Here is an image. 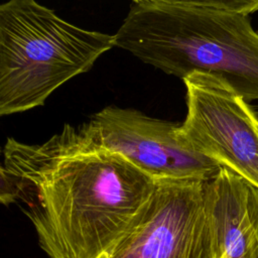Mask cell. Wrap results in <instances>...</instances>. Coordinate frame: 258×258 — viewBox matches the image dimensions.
I'll list each match as a JSON object with an SVG mask.
<instances>
[{
  "instance_id": "obj_5",
  "label": "cell",
  "mask_w": 258,
  "mask_h": 258,
  "mask_svg": "<svg viewBox=\"0 0 258 258\" xmlns=\"http://www.w3.org/2000/svg\"><path fill=\"white\" fill-rule=\"evenodd\" d=\"M85 126L95 141L119 153L155 181L211 180L223 167L196 150L179 125L135 109L106 107Z\"/></svg>"
},
{
  "instance_id": "obj_3",
  "label": "cell",
  "mask_w": 258,
  "mask_h": 258,
  "mask_svg": "<svg viewBox=\"0 0 258 258\" xmlns=\"http://www.w3.org/2000/svg\"><path fill=\"white\" fill-rule=\"evenodd\" d=\"M114 35L76 26L35 0L0 4V117L42 106L89 71Z\"/></svg>"
},
{
  "instance_id": "obj_1",
  "label": "cell",
  "mask_w": 258,
  "mask_h": 258,
  "mask_svg": "<svg viewBox=\"0 0 258 258\" xmlns=\"http://www.w3.org/2000/svg\"><path fill=\"white\" fill-rule=\"evenodd\" d=\"M4 166L21 211L49 258H106L129 231L156 181L99 144L85 123L39 144L8 138Z\"/></svg>"
},
{
  "instance_id": "obj_11",
  "label": "cell",
  "mask_w": 258,
  "mask_h": 258,
  "mask_svg": "<svg viewBox=\"0 0 258 258\" xmlns=\"http://www.w3.org/2000/svg\"><path fill=\"white\" fill-rule=\"evenodd\" d=\"M257 32H258V31H257Z\"/></svg>"
},
{
  "instance_id": "obj_4",
  "label": "cell",
  "mask_w": 258,
  "mask_h": 258,
  "mask_svg": "<svg viewBox=\"0 0 258 258\" xmlns=\"http://www.w3.org/2000/svg\"><path fill=\"white\" fill-rule=\"evenodd\" d=\"M208 181H156L137 219L106 258H221Z\"/></svg>"
},
{
  "instance_id": "obj_2",
  "label": "cell",
  "mask_w": 258,
  "mask_h": 258,
  "mask_svg": "<svg viewBox=\"0 0 258 258\" xmlns=\"http://www.w3.org/2000/svg\"><path fill=\"white\" fill-rule=\"evenodd\" d=\"M114 44L168 75L204 73L258 100V32L245 15L134 3Z\"/></svg>"
},
{
  "instance_id": "obj_7",
  "label": "cell",
  "mask_w": 258,
  "mask_h": 258,
  "mask_svg": "<svg viewBox=\"0 0 258 258\" xmlns=\"http://www.w3.org/2000/svg\"><path fill=\"white\" fill-rule=\"evenodd\" d=\"M208 198L221 258H258V188L223 166Z\"/></svg>"
},
{
  "instance_id": "obj_10",
  "label": "cell",
  "mask_w": 258,
  "mask_h": 258,
  "mask_svg": "<svg viewBox=\"0 0 258 258\" xmlns=\"http://www.w3.org/2000/svg\"><path fill=\"white\" fill-rule=\"evenodd\" d=\"M256 117H257V119H258V114H257V115H256Z\"/></svg>"
},
{
  "instance_id": "obj_6",
  "label": "cell",
  "mask_w": 258,
  "mask_h": 258,
  "mask_svg": "<svg viewBox=\"0 0 258 258\" xmlns=\"http://www.w3.org/2000/svg\"><path fill=\"white\" fill-rule=\"evenodd\" d=\"M187 113L179 130L199 152L258 188V119L222 80L204 73L183 79Z\"/></svg>"
},
{
  "instance_id": "obj_8",
  "label": "cell",
  "mask_w": 258,
  "mask_h": 258,
  "mask_svg": "<svg viewBox=\"0 0 258 258\" xmlns=\"http://www.w3.org/2000/svg\"><path fill=\"white\" fill-rule=\"evenodd\" d=\"M138 4L170 5L187 8L210 9L248 16L258 11V0H132Z\"/></svg>"
},
{
  "instance_id": "obj_9",
  "label": "cell",
  "mask_w": 258,
  "mask_h": 258,
  "mask_svg": "<svg viewBox=\"0 0 258 258\" xmlns=\"http://www.w3.org/2000/svg\"><path fill=\"white\" fill-rule=\"evenodd\" d=\"M17 187L13 175L0 164V204L8 206L16 203Z\"/></svg>"
}]
</instances>
